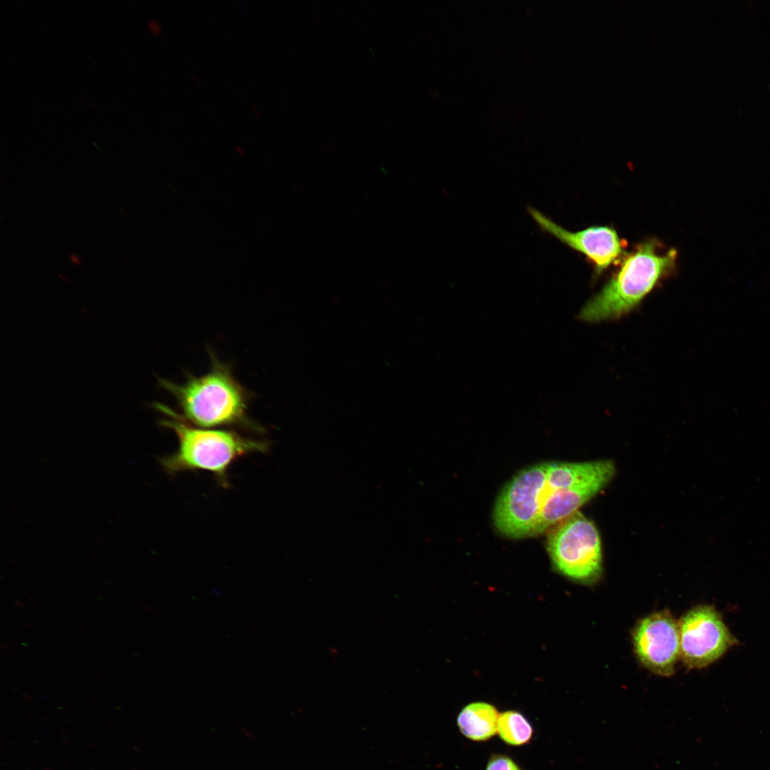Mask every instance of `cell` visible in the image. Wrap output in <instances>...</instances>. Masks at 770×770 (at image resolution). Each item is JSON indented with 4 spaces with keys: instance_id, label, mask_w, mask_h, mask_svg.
<instances>
[{
    "instance_id": "1",
    "label": "cell",
    "mask_w": 770,
    "mask_h": 770,
    "mask_svg": "<svg viewBox=\"0 0 770 770\" xmlns=\"http://www.w3.org/2000/svg\"><path fill=\"white\" fill-rule=\"evenodd\" d=\"M155 407L169 417L160 424L172 429L178 441L177 450L160 459L167 473L205 471L226 487L228 470L234 462L247 454L268 450L266 441L247 438L233 430L198 427L165 405L156 404Z\"/></svg>"
},
{
    "instance_id": "2",
    "label": "cell",
    "mask_w": 770,
    "mask_h": 770,
    "mask_svg": "<svg viewBox=\"0 0 770 770\" xmlns=\"http://www.w3.org/2000/svg\"><path fill=\"white\" fill-rule=\"evenodd\" d=\"M677 252L662 250L654 239L644 241L622 258L616 272L582 308L578 317L586 322L620 318L637 307L657 284L675 268Z\"/></svg>"
},
{
    "instance_id": "3",
    "label": "cell",
    "mask_w": 770,
    "mask_h": 770,
    "mask_svg": "<svg viewBox=\"0 0 770 770\" xmlns=\"http://www.w3.org/2000/svg\"><path fill=\"white\" fill-rule=\"evenodd\" d=\"M210 370L190 376L183 384L160 380L162 387L175 398L181 417L202 428L243 426L259 430L247 416L250 395L227 365L213 354Z\"/></svg>"
},
{
    "instance_id": "4",
    "label": "cell",
    "mask_w": 770,
    "mask_h": 770,
    "mask_svg": "<svg viewBox=\"0 0 770 770\" xmlns=\"http://www.w3.org/2000/svg\"><path fill=\"white\" fill-rule=\"evenodd\" d=\"M546 548L555 568L575 580L592 583L602 573L601 542L594 523L577 511L552 527Z\"/></svg>"
},
{
    "instance_id": "5",
    "label": "cell",
    "mask_w": 770,
    "mask_h": 770,
    "mask_svg": "<svg viewBox=\"0 0 770 770\" xmlns=\"http://www.w3.org/2000/svg\"><path fill=\"white\" fill-rule=\"evenodd\" d=\"M680 657L689 668H703L722 657L738 644L712 605H699L689 611L679 622Z\"/></svg>"
},
{
    "instance_id": "6",
    "label": "cell",
    "mask_w": 770,
    "mask_h": 770,
    "mask_svg": "<svg viewBox=\"0 0 770 770\" xmlns=\"http://www.w3.org/2000/svg\"><path fill=\"white\" fill-rule=\"evenodd\" d=\"M527 210L543 232L586 257L593 265L597 275L601 274L625 255L623 242L613 227L592 226L572 232L533 207H528Z\"/></svg>"
},
{
    "instance_id": "7",
    "label": "cell",
    "mask_w": 770,
    "mask_h": 770,
    "mask_svg": "<svg viewBox=\"0 0 770 770\" xmlns=\"http://www.w3.org/2000/svg\"><path fill=\"white\" fill-rule=\"evenodd\" d=\"M635 652L652 672L662 676L674 673L680 656L679 625L667 611L642 620L633 634Z\"/></svg>"
},
{
    "instance_id": "8",
    "label": "cell",
    "mask_w": 770,
    "mask_h": 770,
    "mask_svg": "<svg viewBox=\"0 0 770 770\" xmlns=\"http://www.w3.org/2000/svg\"><path fill=\"white\" fill-rule=\"evenodd\" d=\"M499 714L497 709L486 702H473L464 707L457 717L461 732L476 741H486L497 733Z\"/></svg>"
},
{
    "instance_id": "9",
    "label": "cell",
    "mask_w": 770,
    "mask_h": 770,
    "mask_svg": "<svg viewBox=\"0 0 770 770\" xmlns=\"http://www.w3.org/2000/svg\"><path fill=\"white\" fill-rule=\"evenodd\" d=\"M497 732L508 744L520 746L528 742L533 735V727L520 712L506 711L499 714Z\"/></svg>"
},
{
    "instance_id": "10",
    "label": "cell",
    "mask_w": 770,
    "mask_h": 770,
    "mask_svg": "<svg viewBox=\"0 0 770 770\" xmlns=\"http://www.w3.org/2000/svg\"><path fill=\"white\" fill-rule=\"evenodd\" d=\"M486 770H520V769L510 757L505 755H495L488 762Z\"/></svg>"
},
{
    "instance_id": "11",
    "label": "cell",
    "mask_w": 770,
    "mask_h": 770,
    "mask_svg": "<svg viewBox=\"0 0 770 770\" xmlns=\"http://www.w3.org/2000/svg\"><path fill=\"white\" fill-rule=\"evenodd\" d=\"M148 28L154 36H159L162 33L161 24L155 19L148 21Z\"/></svg>"
},
{
    "instance_id": "12",
    "label": "cell",
    "mask_w": 770,
    "mask_h": 770,
    "mask_svg": "<svg viewBox=\"0 0 770 770\" xmlns=\"http://www.w3.org/2000/svg\"><path fill=\"white\" fill-rule=\"evenodd\" d=\"M69 260L76 266L79 267V266H81V265H82V262H81V258L75 252H72L71 254H70Z\"/></svg>"
},
{
    "instance_id": "13",
    "label": "cell",
    "mask_w": 770,
    "mask_h": 770,
    "mask_svg": "<svg viewBox=\"0 0 770 770\" xmlns=\"http://www.w3.org/2000/svg\"><path fill=\"white\" fill-rule=\"evenodd\" d=\"M118 210L119 213L121 215H123V216H127L128 215V214L126 212V210L123 207H120V206L118 207Z\"/></svg>"
},
{
    "instance_id": "14",
    "label": "cell",
    "mask_w": 770,
    "mask_h": 770,
    "mask_svg": "<svg viewBox=\"0 0 770 770\" xmlns=\"http://www.w3.org/2000/svg\"><path fill=\"white\" fill-rule=\"evenodd\" d=\"M191 79H192V81L194 82V83L195 85H197V86H200L201 85L200 81L196 76H192Z\"/></svg>"
},
{
    "instance_id": "15",
    "label": "cell",
    "mask_w": 770,
    "mask_h": 770,
    "mask_svg": "<svg viewBox=\"0 0 770 770\" xmlns=\"http://www.w3.org/2000/svg\"><path fill=\"white\" fill-rule=\"evenodd\" d=\"M251 110H252V111L253 112L254 114H255L256 115H259L260 111L257 109V108L252 106H251Z\"/></svg>"
}]
</instances>
